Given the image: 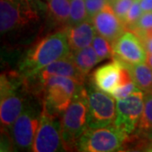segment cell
I'll use <instances>...</instances> for the list:
<instances>
[{"label":"cell","instance_id":"5","mask_svg":"<svg viewBox=\"0 0 152 152\" xmlns=\"http://www.w3.org/2000/svg\"><path fill=\"white\" fill-rule=\"evenodd\" d=\"M87 91L83 88L72 100L61 116L62 137L64 151L78 150V142L88 128Z\"/></svg>","mask_w":152,"mask_h":152},{"label":"cell","instance_id":"8","mask_svg":"<svg viewBox=\"0 0 152 152\" xmlns=\"http://www.w3.org/2000/svg\"><path fill=\"white\" fill-rule=\"evenodd\" d=\"M31 151L34 152L64 151L60 115L49 113L43 106L40 124Z\"/></svg>","mask_w":152,"mask_h":152},{"label":"cell","instance_id":"24","mask_svg":"<svg viewBox=\"0 0 152 152\" xmlns=\"http://www.w3.org/2000/svg\"><path fill=\"white\" fill-rule=\"evenodd\" d=\"M140 90V89H139L135 85V83L132 80L128 84H125L118 87L111 95L112 96H113L115 100L118 101V100H122V99L129 96L133 93L136 92Z\"/></svg>","mask_w":152,"mask_h":152},{"label":"cell","instance_id":"26","mask_svg":"<svg viewBox=\"0 0 152 152\" xmlns=\"http://www.w3.org/2000/svg\"><path fill=\"white\" fill-rule=\"evenodd\" d=\"M135 28L140 29H151L152 28V12H145L141 15L136 24ZM134 28V29H135ZM133 30V31H134Z\"/></svg>","mask_w":152,"mask_h":152},{"label":"cell","instance_id":"23","mask_svg":"<svg viewBox=\"0 0 152 152\" xmlns=\"http://www.w3.org/2000/svg\"><path fill=\"white\" fill-rule=\"evenodd\" d=\"M134 0H113L110 2L113 9L114 13L118 17L121 21L124 23L125 17L129 10Z\"/></svg>","mask_w":152,"mask_h":152},{"label":"cell","instance_id":"6","mask_svg":"<svg viewBox=\"0 0 152 152\" xmlns=\"http://www.w3.org/2000/svg\"><path fill=\"white\" fill-rule=\"evenodd\" d=\"M42 108L30 97L25 109L11 127L13 147L17 151H31L37 133Z\"/></svg>","mask_w":152,"mask_h":152},{"label":"cell","instance_id":"11","mask_svg":"<svg viewBox=\"0 0 152 152\" xmlns=\"http://www.w3.org/2000/svg\"><path fill=\"white\" fill-rule=\"evenodd\" d=\"M113 58L126 68L146 61V50L140 38L132 31H124L113 44Z\"/></svg>","mask_w":152,"mask_h":152},{"label":"cell","instance_id":"32","mask_svg":"<svg viewBox=\"0 0 152 152\" xmlns=\"http://www.w3.org/2000/svg\"><path fill=\"white\" fill-rule=\"evenodd\" d=\"M138 1H140V0H138Z\"/></svg>","mask_w":152,"mask_h":152},{"label":"cell","instance_id":"30","mask_svg":"<svg viewBox=\"0 0 152 152\" xmlns=\"http://www.w3.org/2000/svg\"><path fill=\"white\" fill-rule=\"evenodd\" d=\"M145 151H151L152 152V142H151V143L149 144V145L147 146V148L145 149Z\"/></svg>","mask_w":152,"mask_h":152},{"label":"cell","instance_id":"7","mask_svg":"<svg viewBox=\"0 0 152 152\" xmlns=\"http://www.w3.org/2000/svg\"><path fill=\"white\" fill-rule=\"evenodd\" d=\"M128 135L114 124L102 128H87L78 142V151L85 152H110L119 151Z\"/></svg>","mask_w":152,"mask_h":152},{"label":"cell","instance_id":"21","mask_svg":"<svg viewBox=\"0 0 152 152\" xmlns=\"http://www.w3.org/2000/svg\"><path fill=\"white\" fill-rule=\"evenodd\" d=\"M92 47L96 53L102 61L103 59H107L113 54V44L109 42L107 39H106L101 35L96 36L92 42Z\"/></svg>","mask_w":152,"mask_h":152},{"label":"cell","instance_id":"12","mask_svg":"<svg viewBox=\"0 0 152 152\" xmlns=\"http://www.w3.org/2000/svg\"><path fill=\"white\" fill-rule=\"evenodd\" d=\"M92 79L95 86L110 95L120 86L133 80L129 69L116 59L96 69Z\"/></svg>","mask_w":152,"mask_h":152},{"label":"cell","instance_id":"3","mask_svg":"<svg viewBox=\"0 0 152 152\" xmlns=\"http://www.w3.org/2000/svg\"><path fill=\"white\" fill-rule=\"evenodd\" d=\"M40 20V8L34 0H0L2 35L24 33L37 27Z\"/></svg>","mask_w":152,"mask_h":152},{"label":"cell","instance_id":"9","mask_svg":"<svg viewBox=\"0 0 152 152\" xmlns=\"http://www.w3.org/2000/svg\"><path fill=\"white\" fill-rule=\"evenodd\" d=\"M98 89L87 90L88 128H102L113 124L116 118V103L113 96Z\"/></svg>","mask_w":152,"mask_h":152},{"label":"cell","instance_id":"27","mask_svg":"<svg viewBox=\"0 0 152 152\" xmlns=\"http://www.w3.org/2000/svg\"><path fill=\"white\" fill-rule=\"evenodd\" d=\"M142 10L145 12H152V0H140Z\"/></svg>","mask_w":152,"mask_h":152},{"label":"cell","instance_id":"15","mask_svg":"<svg viewBox=\"0 0 152 152\" xmlns=\"http://www.w3.org/2000/svg\"><path fill=\"white\" fill-rule=\"evenodd\" d=\"M69 48L73 52L90 47L96 37V29L91 20H86L75 26L65 29Z\"/></svg>","mask_w":152,"mask_h":152},{"label":"cell","instance_id":"20","mask_svg":"<svg viewBox=\"0 0 152 152\" xmlns=\"http://www.w3.org/2000/svg\"><path fill=\"white\" fill-rule=\"evenodd\" d=\"M138 128L143 133L152 129V92H148L145 96L144 110Z\"/></svg>","mask_w":152,"mask_h":152},{"label":"cell","instance_id":"2","mask_svg":"<svg viewBox=\"0 0 152 152\" xmlns=\"http://www.w3.org/2000/svg\"><path fill=\"white\" fill-rule=\"evenodd\" d=\"M31 91L21 74L9 72L0 79V119L1 130L10 131L15 120L25 109L31 97Z\"/></svg>","mask_w":152,"mask_h":152},{"label":"cell","instance_id":"4","mask_svg":"<svg viewBox=\"0 0 152 152\" xmlns=\"http://www.w3.org/2000/svg\"><path fill=\"white\" fill-rule=\"evenodd\" d=\"M37 81V94H43L42 106L49 113L58 115L63 114L74 97L84 88L83 84L65 76H50Z\"/></svg>","mask_w":152,"mask_h":152},{"label":"cell","instance_id":"31","mask_svg":"<svg viewBox=\"0 0 152 152\" xmlns=\"http://www.w3.org/2000/svg\"><path fill=\"white\" fill-rule=\"evenodd\" d=\"M111 1H113V0H110V2H111Z\"/></svg>","mask_w":152,"mask_h":152},{"label":"cell","instance_id":"28","mask_svg":"<svg viewBox=\"0 0 152 152\" xmlns=\"http://www.w3.org/2000/svg\"><path fill=\"white\" fill-rule=\"evenodd\" d=\"M146 64L152 69V53H147Z\"/></svg>","mask_w":152,"mask_h":152},{"label":"cell","instance_id":"18","mask_svg":"<svg viewBox=\"0 0 152 152\" xmlns=\"http://www.w3.org/2000/svg\"><path fill=\"white\" fill-rule=\"evenodd\" d=\"M72 58L78 69L85 76L92 69L102 60L96 53L93 47H87L86 48L73 52Z\"/></svg>","mask_w":152,"mask_h":152},{"label":"cell","instance_id":"13","mask_svg":"<svg viewBox=\"0 0 152 152\" xmlns=\"http://www.w3.org/2000/svg\"><path fill=\"white\" fill-rule=\"evenodd\" d=\"M96 32L113 44L125 31L124 23L114 13L110 2L91 19Z\"/></svg>","mask_w":152,"mask_h":152},{"label":"cell","instance_id":"10","mask_svg":"<svg viewBox=\"0 0 152 152\" xmlns=\"http://www.w3.org/2000/svg\"><path fill=\"white\" fill-rule=\"evenodd\" d=\"M145 96L141 90L129 96L117 101L114 125L125 134L130 135L135 131L141 118Z\"/></svg>","mask_w":152,"mask_h":152},{"label":"cell","instance_id":"1","mask_svg":"<svg viewBox=\"0 0 152 152\" xmlns=\"http://www.w3.org/2000/svg\"><path fill=\"white\" fill-rule=\"evenodd\" d=\"M70 53L66 31L49 34L29 49L20 64V72L26 78L36 75L44 68Z\"/></svg>","mask_w":152,"mask_h":152},{"label":"cell","instance_id":"17","mask_svg":"<svg viewBox=\"0 0 152 152\" xmlns=\"http://www.w3.org/2000/svg\"><path fill=\"white\" fill-rule=\"evenodd\" d=\"M133 81L139 89L145 92H152V69L144 63L127 68Z\"/></svg>","mask_w":152,"mask_h":152},{"label":"cell","instance_id":"25","mask_svg":"<svg viewBox=\"0 0 152 152\" xmlns=\"http://www.w3.org/2000/svg\"><path fill=\"white\" fill-rule=\"evenodd\" d=\"M86 6L88 20H91L98 12L102 10L103 7L110 0H85Z\"/></svg>","mask_w":152,"mask_h":152},{"label":"cell","instance_id":"16","mask_svg":"<svg viewBox=\"0 0 152 152\" xmlns=\"http://www.w3.org/2000/svg\"><path fill=\"white\" fill-rule=\"evenodd\" d=\"M49 20L57 26L68 25L70 15V0H48Z\"/></svg>","mask_w":152,"mask_h":152},{"label":"cell","instance_id":"22","mask_svg":"<svg viewBox=\"0 0 152 152\" xmlns=\"http://www.w3.org/2000/svg\"><path fill=\"white\" fill-rule=\"evenodd\" d=\"M143 13L144 12H143L141 7H140V1L134 0V4L131 6V8L129 9V10L124 20L125 29L132 31L135 28L136 24L143 15Z\"/></svg>","mask_w":152,"mask_h":152},{"label":"cell","instance_id":"14","mask_svg":"<svg viewBox=\"0 0 152 152\" xmlns=\"http://www.w3.org/2000/svg\"><path fill=\"white\" fill-rule=\"evenodd\" d=\"M53 75L65 76V77L72 78L83 85L86 77L78 69L72 58V53H69L64 58L52 63L51 64L44 68L42 70L40 71L36 75L31 77H34L39 81H42L50 76Z\"/></svg>","mask_w":152,"mask_h":152},{"label":"cell","instance_id":"19","mask_svg":"<svg viewBox=\"0 0 152 152\" xmlns=\"http://www.w3.org/2000/svg\"><path fill=\"white\" fill-rule=\"evenodd\" d=\"M88 19L85 0H70V15L67 26H72Z\"/></svg>","mask_w":152,"mask_h":152},{"label":"cell","instance_id":"29","mask_svg":"<svg viewBox=\"0 0 152 152\" xmlns=\"http://www.w3.org/2000/svg\"><path fill=\"white\" fill-rule=\"evenodd\" d=\"M146 134V136H147V138L151 140V141L152 142V129L151 130H150V131H148L147 133H145Z\"/></svg>","mask_w":152,"mask_h":152}]
</instances>
